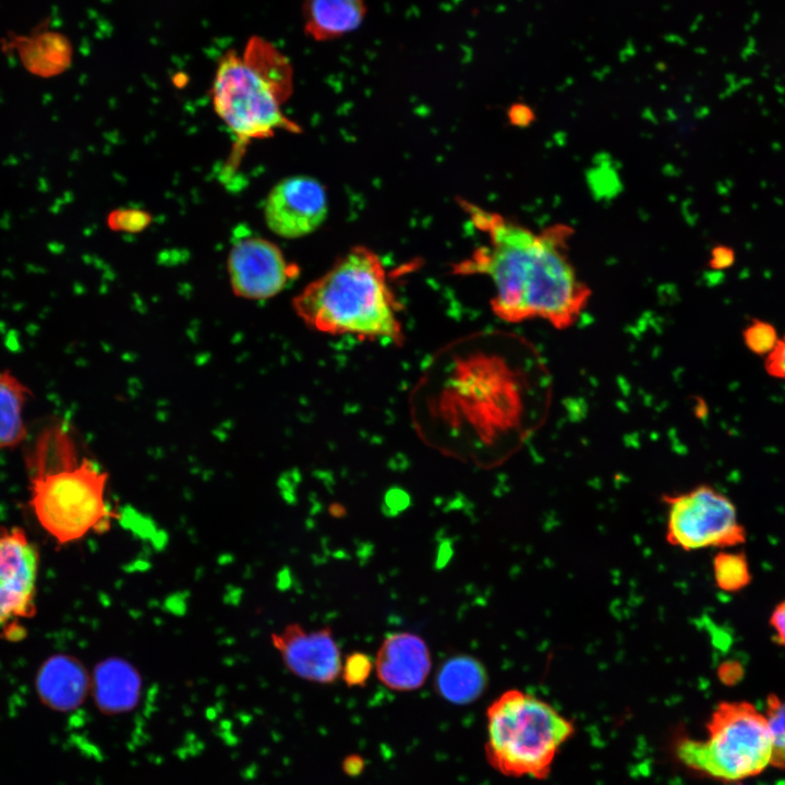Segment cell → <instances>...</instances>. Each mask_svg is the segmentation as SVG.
Listing matches in <instances>:
<instances>
[{"label": "cell", "mask_w": 785, "mask_h": 785, "mask_svg": "<svg viewBox=\"0 0 785 785\" xmlns=\"http://www.w3.org/2000/svg\"><path fill=\"white\" fill-rule=\"evenodd\" d=\"M458 202L487 243L455 264L454 274L487 276L494 285L492 310L503 321L540 318L557 329L573 325L591 290L569 258L570 227L534 231L466 200Z\"/></svg>", "instance_id": "cell-1"}, {"label": "cell", "mask_w": 785, "mask_h": 785, "mask_svg": "<svg viewBox=\"0 0 785 785\" xmlns=\"http://www.w3.org/2000/svg\"><path fill=\"white\" fill-rule=\"evenodd\" d=\"M28 505L43 530L59 545L106 532L116 514L106 493L108 474L88 458L77 460L61 427L44 431L28 460Z\"/></svg>", "instance_id": "cell-2"}, {"label": "cell", "mask_w": 785, "mask_h": 785, "mask_svg": "<svg viewBox=\"0 0 785 785\" xmlns=\"http://www.w3.org/2000/svg\"><path fill=\"white\" fill-rule=\"evenodd\" d=\"M297 315L311 328L400 343V304L379 256L363 245L340 256L292 301Z\"/></svg>", "instance_id": "cell-3"}, {"label": "cell", "mask_w": 785, "mask_h": 785, "mask_svg": "<svg viewBox=\"0 0 785 785\" xmlns=\"http://www.w3.org/2000/svg\"><path fill=\"white\" fill-rule=\"evenodd\" d=\"M291 92V65L270 43L254 37L243 57L229 51L220 59L213 105L235 136V158L252 140L270 137L277 130L300 131L281 109Z\"/></svg>", "instance_id": "cell-4"}, {"label": "cell", "mask_w": 785, "mask_h": 785, "mask_svg": "<svg viewBox=\"0 0 785 785\" xmlns=\"http://www.w3.org/2000/svg\"><path fill=\"white\" fill-rule=\"evenodd\" d=\"M488 763L507 776L543 780L572 723L547 702L519 689L495 699L486 711Z\"/></svg>", "instance_id": "cell-5"}, {"label": "cell", "mask_w": 785, "mask_h": 785, "mask_svg": "<svg viewBox=\"0 0 785 785\" xmlns=\"http://www.w3.org/2000/svg\"><path fill=\"white\" fill-rule=\"evenodd\" d=\"M705 740H683L677 753L689 768L715 778L737 781L762 772L771 762L766 716L748 702H722L706 725Z\"/></svg>", "instance_id": "cell-6"}, {"label": "cell", "mask_w": 785, "mask_h": 785, "mask_svg": "<svg viewBox=\"0 0 785 785\" xmlns=\"http://www.w3.org/2000/svg\"><path fill=\"white\" fill-rule=\"evenodd\" d=\"M667 508L666 540L685 551L730 546L745 541L734 504L709 485L664 495Z\"/></svg>", "instance_id": "cell-7"}, {"label": "cell", "mask_w": 785, "mask_h": 785, "mask_svg": "<svg viewBox=\"0 0 785 785\" xmlns=\"http://www.w3.org/2000/svg\"><path fill=\"white\" fill-rule=\"evenodd\" d=\"M227 269L233 293L254 301L277 295L299 273L298 266L289 263L275 243L259 237L234 242Z\"/></svg>", "instance_id": "cell-8"}, {"label": "cell", "mask_w": 785, "mask_h": 785, "mask_svg": "<svg viewBox=\"0 0 785 785\" xmlns=\"http://www.w3.org/2000/svg\"><path fill=\"white\" fill-rule=\"evenodd\" d=\"M326 215L325 188L307 176L282 179L271 188L264 204L268 229L285 239L312 233L323 224Z\"/></svg>", "instance_id": "cell-9"}, {"label": "cell", "mask_w": 785, "mask_h": 785, "mask_svg": "<svg viewBox=\"0 0 785 785\" xmlns=\"http://www.w3.org/2000/svg\"><path fill=\"white\" fill-rule=\"evenodd\" d=\"M270 641L287 669L301 679L331 684L341 675V653L330 627L306 630L293 623L273 632Z\"/></svg>", "instance_id": "cell-10"}, {"label": "cell", "mask_w": 785, "mask_h": 785, "mask_svg": "<svg viewBox=\"0 0 785 785\" xmlns=\"http://www.w3.org/2000/svg\"><path fill=\"white\" fill-rule=\"evenodd\" d=\"M378 680L394 691L421 688L431 669L426 642L412 632H394L382 642L374 663Z\"/></svg>", "instance_id": "cell-11"}, {"label": "cell", "mask_w": 785, "mask_h": 785, "mask_svg": "<svg viewBox=\"0 0 785 785\" xmlns=\"http://www.w3.org/2000/svg\"><path fill=\"white\" fill-rule=\"evenodd\" d=\"M35 688L44 705L71 712L83 704L90 691V674L75 656L55 654L39 667Z\"/></svg>", "instance_id": "cell-12"}, {"label": "cell", "mask_w": 785, "mask_h": 785, "mask_svg": "<svg viewBox=\"0 0 785 785\" xmlns=\"http://www.w3.org/2000/svg\"><path fill=\"white\" fill-rule=\"evenodd\" d=\"M142 685L138 669L120 656L104 659L90 674V692L95 705L106 715L126 713L136 708Z\"/></svg>", "instance_id": "cell-13"}, {"label": "cell", "mask_w": 785, "mask_h": 785, "mask_svg": "<svg viewBox=\"0 0 785 785\" xmlns=\"http://www.w3.org/2000/svg\"><path fill=\"white\" fill-rule=\"evenodd\" d=\"M366 0H303L304 34L317 43L355 32L367 15Z\"/></svg>", "instance_id": "cell-14"}, {"label": "cell", "mask_w": 785, "mask_h": 785, "mask_svg": "<svg viewBox=\"0 0 785 785\" xmlns=\"http://www.w3.org/2000/svg\"><path fill=\"white\" fill-rule=\"evenodd\" d=\"M487 686L483 664L473 656L459 654L446 660L435 676L437 693L454 704H469L480 698Z\"/></svg>", "instance_id": "cell-15"}, {"label": "cell", "mask_w": 785, "mask_h": 785, "mask_svg": "<svg viewBox=\"0 0 785 785\" xmlns=\"http://www.w3.org/2000/svg\"><path fill=\"white\" fill-rule=\"evenodd\" d=\"M32 391L10 371H0V449H10L27 437L24 409Z\"/></svg>", "instance_id": "cell-16"}, {"label": "cell", "mask_w": 785, "mask_h": 785, "mask_svg": "<svg viewBox=\"0 0 785 785\" xmlns=\"http://www.w3.org/2000/svg\"><path fill=\"white\" fill-rule=\"evenodd\" d=\"M36 587L0 571V627L35 614Z\"/></svg>", "instance_id": "cell-17"}, {"label": "cell", "mask_w": 785, "mask_h": 785, "mask_svg": "<svg viewBox=\"0 0 785 785\" xmlns=\"http://www.w3.org/2000/svg\"><path fill=\"white\" fill-rule=\"evenodd\" d=\"M713 570L716 584L724 591H738L750 581L748 564L741 554H717L714 558Z\"/></svg>", "instance_id": "cell-18"}, {"label": "cell", "mask_w": 785, "mask_h": 785, "mask_svg": "<svg viewBox=\"0 0 785 785\" xmlns=\"http://www.w3.org/2000/svg\"><path fill=\"white\" fill-rule=\"evenodd\" d=\"M766 720L772 736L770 764L785 769V700L770 696L766 700Z\"/></svg>", "instance_id": "cell-19"}, {"label": "cell", "mask_w": 785, "mask_h": 785, "mask_svg": "<svg viewBox=\"0 0 785 785\" xmlns=\"http://www.w3.org/2000/svg\"><path fill=\"white\" fill-rule=\"evenodd\" d=\"M746 346L757 354H768L775 347L778 337L775 328L762 321H753L742 334Z\"/></svg>", "instance_id": "cell-20"}, {"label": "cell", "mask_w": 785, "mask_h": 785, "mask_svg": "<svg viewBox=\"0 0 785 785\" xmlns=\"http://www.w3.org/2000/svg\"><path fill=\"white\" fill-rule=\"evenodd\" d=\"M373 667L374 664L367 654L354 651L346 656L341 676L348 687H364Z\"/></svg>", "instance_id": "cell-21"}, {"label": "cell", "mask_w": 785, "mask_h": 785, "mask_svg": "<svg viewBox=\"0 0 785 785\" xmlns=\"http://www.w3.org/2000/svg\"><path fill=\"white\" fill-rule=\"evenodd\" d=\"M149 222L148 213L134 208L116 209L108 217V225L114 231L138 232L145 229Z\"/></svg>", "instance_id": "cell-22"}, {"label": "cell", "mask_w": 785, "mask_h": 785, "mask_svg": "<svg viewBox=\"0 0 785 785\" xmlns=\"http://www.w3.org/2000/svg\"><path fill=\"white\" fill-rule=\"evenodd\" d=\"M764 366L769 375L785 379V336L778 338L775 347L766 354Z\"/></svg>", "instance_id": "cell-23"}, {"label": "cell", "mask_w": 785, "mask_h": 785, "mask_svg": "<svg viewBox=\"0 0 785 785\" xmlns=\"http://www.w3.org/2000/svg\"><path fill=\"white\" fill-rule=\"evenodd\" d=\"M735 261L734 251L725 245L716 246L712 252L711 265L716 269L727 268Z\"/></svg>", "instance_id": "cell-24"}, {"label": "cell", "mask_w": 785, "mask_h": 785, "mask_svg": "<svg viewBox=\"0 0 785 785\" xmlns=\"http://www.w3.org/2000/svg\"><path fill=\"white\" fill-rule=\"evenodd\" d=\"M771 625L775 630L776 640L785 645V601L775 608Z\"/></svg>", "instance_id": "cell-25"}, {"label": "cell", "mask_w": 785, "mask_h": 785, "mask_svg": "<svg viewBox=\"0 0 785 785\" xmlns=\"http://www.w3.org/2000/svg\"><path fill=\"white\" fill-rule=\"evenodd\" d=\"M720 679L727 685H733L741 677V667L737 663H724L718 668Z\"/></svg>", "instance_id": "cell-26"}, {"label": "cell", "mask_w": 785, "mask_h": 785, "mask_svg": "<svg viewBox=\"0 0 785 785\" xmlns=\"http://www.w3.org/2000/svg\"><path fill=\"white\" fill-rule=\"evenodd\" d=\"M342 769L346 772V774H348L350 776H357L364 769V760L357 754L349 756L348 758H346L343 760Z\"/></svg>", "instance_id": "cell-27"}]
</instances>
